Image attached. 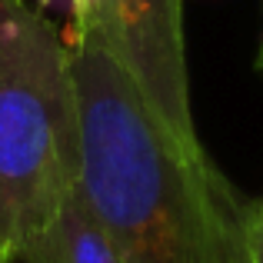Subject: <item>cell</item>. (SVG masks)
<instances>
[{
	"label": "cell",
	"instance_id": "obj_1",
	"mask_svg": "<svg viewBox=\"0 0 263 263\" xmlns=\"http://www.w3.org/2000/svg\"><path fill=\"white\" fill-rule=\"evenodd\" d=\"M80 186L120 263H250L247 203L206 147L174 137L90 33H73Z\"/></svg>",
	"mask_w": 263,
	"mask_h": 263
},
{
	"label": "cell",
	"instance_id": "obj_2",
	"mask_svg": "<svg viewBox=\"0 0 263 263\" xmlns=\"http://www.w3.org/2000/svg\"><path fill=\"white\" fill-rule=\"evenodd\" d=\"M80 183V103L70 44L27 0H0V263Z\"/></svg>",
	"mask_w": 263,
	"mask_h": 263
},
{
	"label": "cell",
	"instance_id": "obj_3",
	"mask_svg": "<svg viewBox=\"0 0 263 263\" xmlns=\"http://www.w3.org/2000/svg\"><path fill=\"white\" fill-rule=\"evenodd\" d=\"M70 30L90 33L107 47L174 137L193 147L203 143L190 107L183 0H93L87 20Z\"/></svg>",
	"mask_w": 263,
	"mask_h": 263
},
{
	"label": "cell",
	"instance_id": "obj_4",
	"mask_svg": "<svg viewBox=\"0 0 263 263\" xmlns=\"http://www.w3.org/2000/svg\"><path fill=\"white\" fill-rule=\"evenodd\" d=\"M17 263H120V257L90 210L84 186L77 183L57 206V213L24 247Z\"/></svg>",
	"mask_w": 263,
	"mask_h": 263
},
{
	"label": "cell",
	"instance_id": "obj_5",
	"mask_svg": "<svg viewBox=\"0 0 263 263\" xmlns=\"http://www.w3.org/2000/svg\"><path fill=\"white\" fill-rule=\"evenodd\" d=\"M247 247L250 263H263V200L247 203Z\"/></svg>",
	"mask_w": 263,
	"mask_h": 263
},
{
	"label": "cell",
	"instance_id": "obj_6",
	"mask_svg": "<svg viewBox=\"0 0 263 263\" xmlns=\"http://www.w3.org/2000/svg\"><path fill=\"white\" fill-rule=\"evenodd\" d=\"M257 67H260V73H263V40H260V53H257Z\"/></svg>",
	"mask_w": 263,
	"mask_h": 263
}]
</instances>
